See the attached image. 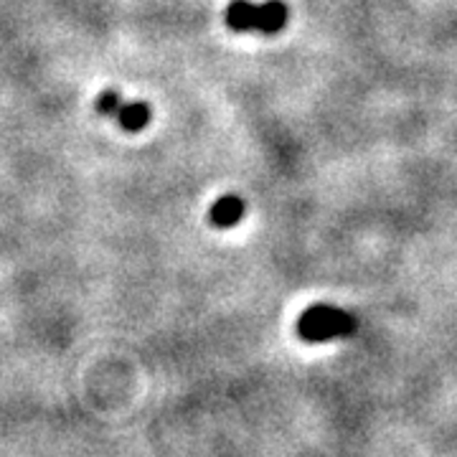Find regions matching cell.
<instances>
[{"label": "cell", "instance_id": "1", "mask_svg": "<svg viewBox=\"0 0 457 457\" xmlns=\"http://www.w3.org/2000/svg\"><path fill=\"white\" fill-rule=\"evenodd\" d=\"M353 315L345 311H338L333 305H312L300 315L297 320V333L300 338L308 343H323L330 338H345L356 330Z\"/></svg>", "mask_w": 457, "mask_h": 457}, {"label": "cell", "instance_id": "2", "mask_svg": "<svg viewBox=\"0 0 457 457\" xmlns=\"http://www.w3.org/2000/svg\"><path fill=\"white\" fill-rule=\"evenodd\" d=\"M285 23H287V5H285L282 0H267V3L257 5L254 31H262V33H267V36H272V33L282 31V29H285Z\"/></svg>", "mask_w": 457, "mask_h": 457}, {"label": "cell", "instance_id": "3", "mask_svg": "<svg viewBox=\"0 0 457 457\" xmlns=\"http://www.w3.org/2000/svg\"><path fill=\"white\" fill-rule=\"evenodd\" d=\"M242 216H245V201L239 196H221L212 206V224L219 228L239 224Z\"/></svg>", "mask_w": 457, "mask_h": 457}, {"label": "cell", "instance_id": "4", "mask_svg": "<svg viewBox=\"0 0 457 457\" xmlns=\"http://www.w3.org/2000/svg\"><path fill=\"white\" fill-rule=\"evenodd\" d=\"M257 21V5L249 0H231L227 11V23L234 31H254Z\"/></svg>", "mask_w": 457, "mask_h": 457}, {"label": "cell", "instance_id": "5", "mask_svg": "<svg viewBox=\"0 0 457 457\" xmlns=\"http://www.w3.org/2000/svg\"><path fill=\"white\" fill-rule=\"evenodd\" d=\"M117 117H120V125L125 130L137 132L150 122V107H147L145 102H130V104H122L117 110Z\"/></svg>", "mask_w": 457, "mask_h": 457}, {"label": "cell", "instance_id": "6", "mask_svg": "<svg viewBox=\"0 0 457 457\" xmlns=\"http://www.w3.org/2000/svg\"><path fill=\"white\" fill-rule=\"evenodd\" d=\"M120 107H122V99H120V95H117L114 89L104 92V95L97 99V110L102 114H117Z\"/></svg>", "mask_w": 457, "mask_h": 457}]
</instances>
